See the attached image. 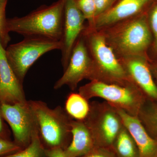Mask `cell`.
Returning a JSON list of instances; mask_svg holds the SVG:
<instances>
[{
	"instance_id": "obj_1",
	"label": "cell",
	"mask_w": 157,
	"mask_h": 157,
	"mask_svg": "<svg viewBox=\"0 0 157 157\" xmlns=\"http://www.w3.org/2000/svg\"><path fill=\"white\" fill-rule=\"evenodd\" d=\"M147 13L97 29L103 34L107 45L117 58L148 56L152 36Z\"/></svg>"
},
{
	"instance_id": "obj_2",
	"label": "cell",
	"mask_w": 157,
	"mask_h": 157,
	"mask_svg": "<svg viewBox=\"0 0 157 157\" xmlns=\"http://www.w3.org/2000/svg\"><path fill=\"white\" fill-rule=\"evenodd\" d=\"M82 34L92 60L88 79L121 85L134 84L100 31L86 26Z\"/></svg>"
},
{
	"instance_id": "obj_3",
	"label": "cell",
	"mask_w": 157,
	"mask_h": 157,
	"mask_svg": "<svg viewBox=\"0 0 157 157\" xmlns=\"http://www.w3.org/2000/svg\"><path fill=\"white\" fill-rule=\"evenodd\" d=\"M65 0H59L22 17L7 19L9 33L24 37H43L60 41L63 33Z\"/></svg>"
},
{
	"instance_id": "obj_4",
	"label": "cell",
	"mask_w": 157,
	"mask_h": 157,
	"mask_svg": "<svg viewBox=\"0 0 157 157\" xmlns=\"http://www.w3.org/2000/svg\"><path fill=\"white\" fill-rule=\"evenodd\" d=\"M28 102L36 119L39 137L45 148L61 147L65 150L72 139L73 119L60 106L51 108L42 101Z\"/></svg>"
},
{
	"instance_id": "obj_5",
	"label": "cell",
	"mask_w": 157,
	"mask_h": 157,
	"mask_svg": "<svg viewBox=\"0 0 157 157\" xmlns=\"http://www.w3.org/2000/svg\"><path fill=\"white\" fill-rule=\"evenodd\" d=\"M78 93L88 101L94 98L105 101L130 115L137 117L146 98L134 84H110L92 80L79 87Z\"/></svg>"
},
{
	"instance_id": "obj_6",
	"label": "cell",
	"mask_w": 157,
	"mask_h": 157,
	"mask_svg": "<svg viewBox=\"0 0 157 157\" xmlns=\"http://www.w3.org/2000/svg\"><path fill=\"white\" fill-rule=\"evenodd\" d=\"M61 48L60 41L41 37H25L6 48V58L21 83L32 65L44 54Z\"/></svg>"
},
{
	"instance_id": "obj_7",
	"label": "cell",
	"mask_w": 157,
	"mask_h": 157,
	"mask_svg": "<svg viewBox=\"0 0 157 157\" xmlns=\"http://www.w3.org/2000/svg\"><path fill=\"white\" fill-rule=\"evenodd\" d=\"M93 135L96 146L111 148L114 140L124 126L114 106L106 101H94L84 120Z\"/></svg>"
},
{
	"instance_id": "obj_8",
	"label": "cell",
	"mask_w": 157,
	"mask_h": 157,
	"mask_svg": "<svg viewBox=\"0 0 157 157\" xmlns=\"http://www.w3.org/2000/svg\"><path fill=\"white\" fill-rule=\"evenodd\" d=\"M0 113L11 127L14 143L22 149L29 146L35 135H39L36 119L28 101L0 104Z\"/></svg>"
},
{
	"instance_id": "obj_9",
	"label": "cell",
	"mask_w": 157,
	"mask_h": 157,
	"mask_svg": "<svg viewBox=\"0 0 157 157\" xmlns=\"http://www.w3.org/2000/svg\"><path fill=\"white\" fill-rule=\"evenodd\" d=\"M92 60L82 33L74 45L67 67L64 73L55 84L54 88L59 89L67 86L72 90H76L78 83L87 79Z\"/></svg>"
},
{
	"instance_id": "obj_10",
	"label": "cell",
	"mask_w": 157,
	"mask_h": 157,
	"mask_svg": "<svg viewBox=\"0 0 157 157\" xmlns=\"http://www.w3.org/2000/svg\"><path fill=\"white\" fill-rule=\"evenodd\" d=\"M86 19L76 0H65L61 43V63L64 70L67 67L71 52L77 39L84 30Z\"/></svg>"
},
{
	"instance_id": "obj_11",
	"label": "cell",
	"mask_w": 157,
	"mask_h": 157,
	"mask_svg": "<svg viewBox=\"0 0 157 157\" xmlns=\"http://www.w3.org/2000/svg\"><path fill=\"white\" fill-rule=\"evenodd\" d=\"M118 59L131 81L147 99L157 102V85L151 70L148 56H133Z\"/></svg>"
},
{
	"instance_id": "obj_12",
	"label": "cell",
	"mask_w": 157,
	"mask_h": 157,
	"mask_svg": "<svg viewBox=\"0 0 157 157\" xmlns=\"http://www.w3.org/2000/svg\"><path fill=\"white\" fill-rule=\"evenodd\" d=\"M155 0H116L105 13L96 17L92 29H101L144 14Z\"/></svg>"
},
{
	"instance_id": "obj_13",
	"label": "cell",
	"mask_w": 157,
	"mask_h": 157,
	"mask_svg": "<svg viewBox=\"0 0 157 157\" xmlns=\"http://www.w3.org/2000/svg\"><path fill=\"white\" fill-rule=\"evenodd\" d=\"M22 83L9 64L6 48L0 42V104L26 102Z\"/></svg>"
},
{
	"instance_id": "obj_14",
	"label": "cell",
	"mask_w": 157,
	"mask_h": 157,
	"mask_svg": "<svg viewBox=\"0 0 157 157\" xmlns=\"http://www.w3.org/2000/svg\"><path fill=\"white\" fill-rule=\"evenodd\" d=\"M115 108L124 126L135 140L140 157H157V140L150 135L138 117L130 115L123 109Z\"/></svg>"
},
{
	"instance_id": "obj_15",
	"label": "cell",
	"mask_w": 157,
	"mask_h": 157,
	"mask_svg": "<svg viewBox=\"0 0 157 157\" xmlns=\"http://www.w3.org/2000/svg\"><path fill=\"white\" fill-rule=\"evenodd\" d=\"M72 139L64 150L68 157H81L87 154L96 146L93 135L84 121L72 119Z\"/></svg>"
},
{
	"instance_id": "obj_16",
	"label": "cell",
	"mask_w": 157,
	"mask_h": 157,
	"mask_svg": "<svg viewBox=\"0 0 157 157\" xmlns=\"http://www.w3.org/2000/svg\"><path fill=\"white\" fill-rule=\"evenodd\" d=\"M111 149L117 157H140L136 144L124 126L116 138Z\"/></svg>"
},
{
	"instance_id": "obj_17",
	"label": "cell",
	"mask_w": 157,
	"mask_h": 157,
	"mask_svg": "<svg viewBox=\"0 0 157 157\" xmlns=\"http://www.w3.org/2000/svg\"><path fill=\"white\" fill-rule=\"evenodd\" d=\"M65 109L73 119L84 121L89 113L90 104L79 93H71L66 100Z\"/></svg>"
},
{
	"instance_id": "obj_18",
	"label": "cell",
	"mask_w": 157,
	"mask_h": 157,
	"mask_svg": "<svg viewBox=\"0 0 157 157\" xmlns=\"http://www.w3.org/2000/svg\"><path fill=\"white\" fill-rule=\"evenodd\" d=\"M137 117L150 135L157 140V102L146 99Z\"/></svg>"
},
{
	"instance_id": "obj_19",
	"label": "cell",
	"mask_w": 157,
	"mask_h": 157,
	"mask_svg": "<svg viewBox=\"0 0 157 157\" xmlns=\"http://www.w3.org/2000/svg\"><path fill=\"white\" fill-rule=\"evenodd\" d=\"M149 26L152 36V43L148 52L150 60H157V0H155L147 11Z\"/></svg>"
},
{
	"instance_id": "obj_20",
	"label": "cell",
	"mask_w": 157,
	"mask_h": 157,
	"mask_svg": "<svg viewBox=\"0 0 157 157\" xmlns=\"http://www.w3.org/2000/svg\"><path fill=\"white\" fill-rule=\"evenodd\" d=\"M45 150L39 135H37L33 137L31 143L25 148L2 157H46Z\"/></svg>"
},
{
	"instance_id": "obj_21",
	"label": "cell",
	"mask_w": 157,
	"mask_h": 157,
	"mask_svg": "<svg viewBox=\"0 0 157 157\" xmlns=\"http://www.w3.org/2000/svg\"><path fill=\"white\" fill-rule=\"evenodd\" d=\"M78 9L87 21L86 27L93 29L96 18V7L94 0H76Z\"/></svg>"
},
{
	"instance_id": "obj_22",
	"label": "cell",
	"mask_w": 157,
	"mask_h": 157,
	"mask_svg": "<svg viewBox=\"0 0 157 157\" xmlns=\"http://www.w3.org/2000/svg\"><path fill=\"white\" fill-rule=\"evenodd\" d=\"M7 1H4L0 6V42L5 48H7L11 37L7 28V18L6 17V8Z\"/></svg>"
},
{
	"instance_id": "obj_23",
	"label": "cell",
	"mask_w": 157,
	"mask_h": 157,
	"mask_svg": "<svg viewBox=\"0 0 157 157\" xmlns=\"http://www.w3.org/2000/svg\"><path fill=\"white\" fill-rule=\"evenodd\" d=\"M21 149H22L14 141L0 139V157L14 153Z\"/></svg>"
},
{
	"instance_id": "obj_24",
	"label": "cell",
	"mask_w": 157,
	"mask_h": 157,
	"mask_svg": "<svg viewBox=\"0 0 157 157\" xmlns=\"http://www.w3.org/2000/svg\"><path fill=\"white\" fill-rule=\"evenodd\" d=\"M81 157H117L111 148L95 146L87 154Z\"/></svg>"
},
{
	"instance_id": "obj_25",
	"label": "cell",
	"mask_w": 157,
	"mask_h": 157,
	"mask_svg": "<svg viewBox=\"0 0 157 157\" xmlns=\"http://www.w3.org/2000/svg\"><path fill=\"white\" fill-rule=\"evenodd\" d=\"M116 1V0H94L96 7V17L108 11Z\"/></svg>"
},
{
	"instance_id": "obj_26",
	"label": "cell",
	"mask_w": 157,
	"mask_h": 157,
	"mask_svg": "<svg viewBox=\"0 0 157 157\" xmlns=\"http://www.w3.org/2000/svg\"><path fill=\"white\" fill-rule=\"evenodd\" d=\"M45 152L46 157H68L64 150L61 147L45 148Z\"/></svg>"
},
{
	"instance_id": "obj_27",
	"label": "cell",
	"mask_w": 157,
	"mask_h": 157,
	"mask_svg": "<svg viewBox=\"0 0 157 157\" xmlns=\"http://www.w3.org/2000/svg\"><path fill=\"white\" fill-rule=\"evenodd\" d=\"M150 66L152 74L157 85V60H150Z\"/></svg>"
},
{
	"instance_id": "obj_28",
	"label": "cell",
	"mask_w": 157,
	"mask_h": 157,
	"mask_svg": "<svg viewBox=\"0 0 157 157\" xmlns=\"http://www.w3.org/2000/svg\"><path fill=\"white\" fill-rule=\"evenodd\" d=\"M2 116L0 113V139H7L5 133L4 125H3Z\"/></svg>"
},
{
	"instance_id": "obj_29",
	"label": "cell",
	"mask_w": 157,
	"mask_h": 157,
	"mask_svg": "<svg viewBox=\"0 0 157 157\" xmlns=\"http://www.w3.org/2000/svg\"><path fill=\"white\" fill-rule=\"evenodd\" d=\"M5 1H6V0H0V6L2 5V3Z\"/></svg>"
}]
</instances>
